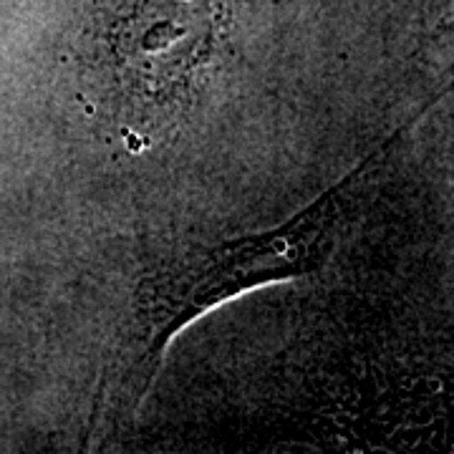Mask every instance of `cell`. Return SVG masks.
<instances>
[{
	"label": "cell",
	"mask_w": 454,
	"mask_h": 454,
	"mask_svg": "<svg viewBox=\"0 0 454 454\" xmlns=\"http://www.w3.org/2000/svg\"><path fill=\"white\" fill-rule=\"evenodd\" d=\"M439 97L424 104L381 145L288 220L217 243H184L146 262L131 291L98 409L104 419H129L160 373L169 343L197 318L245 293L316 273L331 255L340 220L361 182L387 162L404 134Z\"/></svg>",
	"instance_id": "cell-1"
},
{
	"label": "cell",
	"mask_w": 454,
	"mask_h": 454,
	"mask_svg": "<svg viewBox=\"0 0 454 454\" xmlns=\"http://www.w3.org/2000/svg\"><path fill=\"white\" fill-rule=\"evenodd\" d=\"M220 33V0H114L101 23V59L129 109L167 114L207 74Z\"/></svg>",
	"instance_id": "cell-2"
}]
</instances>
